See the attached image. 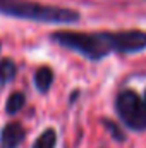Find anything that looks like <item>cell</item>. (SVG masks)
Listing matches in <instances>:
<instances>
[{
  "label": "cell",
  "instance_id": "1",
  "mask_svg": "<svg viewBox=\"0 0 146 148\" xmlns=\"http://www.w3.org/2000/svg\"><path fill=\"white\" fill-rule=\"evenodd\" d=\"M0 14L40 21V23H50V24H71L79 21L77 10L43 5L29 0H0Z\"/></svg>",
  "mask_w": 146,
  "mask_h": 148
},
{
  "label": "cell",
  "instance_id": "6",
  "mask_svg": "<svg viewBox=\"0 0 146 148\" xmlns=\"http://www.w3.org/2000/svg\"><path fill=\"white\" fill-rule=\"evenodd\" d=\"M52 83H53V71L50 67H40L35 73V84H36V88L41 93L48 91Z\"/></svg>",
  "mask_w": 146,
  "mask_h": 148
},
{
  "label": "cell",
  "instance_id": "7",
  "mask_svg": "<svg viewBox=\"0 0 146 148\" xmlns=\"http://www.w3.org/2000/svg\"><path fill=\"white\" fill-rule=\"evenodd\" d=\"M16 73H17V67H16L12 59H2L0 60V83L2 84L10 83L16 77Z\"/></svg>",
  "mask_w": 146,
  "mask_h": 148
},
{
  "label": "cell",
  "instance_id": "8",
  "mask_svg": "<svg viewBox=\"0 0 146 148\" xmlns=\"http://www.w3.org/2000/svg\"><path fill=\"white\" fill-rule=\"evenodd\" d=\"M55 143H57V134L52 127H48L36 138L33 148H55Z\"/></svg>",
  "mask_w": 146,
  "mask_h": 148
},
{
  "label": "cell",
  "instance_id": "9",
  "mask_svg": "<svg viewBox=\"0 0 146 148\" xmlns=\"http://www.w3.org/2000/svg\"><path fill=\"white\" fill-rule=\"evenodd\" d=\"M24 102H26L24 95L19 93V91H14V93L7 98V103H5L7 114H10V115H12V114H17V112L24 107Z\"/></svg>",
  "mask_w": 146,
  "mask_h": 148
},
{
  "label": "cell",
  "instance_id": "11",
  "mask_svg": "<svg viewBox=\"0 0 146 148\" xmlns=\"http://www.w3.org/2000/svg\"><path fill=\"white\" fill-rule=\"evenodd\" d=\"M145 102H146V91H145Z\"/></svg>",
  "mask_w": 146,
  "mask_h": 148
},
{
  "label": "cell",
  "instance_id": "3",
  "mask_svg": "<svg viewBox=\"0 0 146 148\" xmlns=\"http://www.w3.org/2000/svg\"><path fill=\"white\" fill-rule=\"evenodd\" d=\"M115 110L122 122L132 131L146 129V102L132 90H124L115 100Z\"/></svg>",
  "mask_w": 146,
  "mask_h": 148
},
{
  "label": "cell",
  "instance_id": "5",
  "mask_svg": "<svg viewBox=\"0 0 146 148\" xmlns=\"http://www.w3.org/2000/svg\"><path fill=\"white\" fill-rule=\"evenodd\" d=\"M24 136V127L19 122H9L0 133V148H17L23 143Z\"/></svg>",
  "mask_w": 146,
  "mask_h": 148
},
{
  "label": "cell",
  "instance_id": "4",
  "mask_svg": "<svg viewBox=\"0 0 146 148\" xmlns=\"http://www.w3.org/2000/svg\"><path fill=\"white\" fill-rule=\"evenodd\" d=\"M115 47L120 53H136L146 48V31L129 29L115 33Z\"/></svg>",
  "mask_w": 146,
  "mask_h": 148
},
{
  "label": "cell",
  "instance_id": "2",
  "mask_svg": "<svg viewBox=\"0 0 146 148\" xmlns=\"http://www.w3.org/2000/svg\"><path fill=\"white\" fill-rule=\"evenodd\" d=\"M52 40L69 50L81 53L89 60H100L112 52H117L115 33H77V31H57Z\"/></svg>",
  "mask_w": 146,
  "mask_h": 148
},
{
  "label": "cell",
  "instance_id": "10",
  "mask_svg": "<svg viewBox=\"0 0 146 148\" xmlns=\"http://www.w3.org/2000/svg\"><path fill=\"white\" fill-rule=\"evenodd\" d=\"M103 124L108 127V133L113 136V138H115V140H117V141H122V140H124V134L119 131V127H117L113 122H110V121H103Z\"/></svg>",
  "mask_w": 146,
  "mask_h": 148
}]
</instances>
